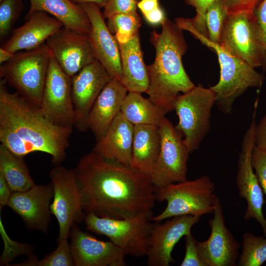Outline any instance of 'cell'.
Returning a JSON list of instances; mask_svg holds the SVG:
<instances>
[{
  "instance_id": "1",
  "label": "cell",
  "mask_w": 266,
  "mask_h": 266,
  "mask_svg": "<svg viewBox=\"0 0 266 266\" xmlns=\"http://www.w3.org/2000/svg\"><path fill=\"white\" fill-rule=\"evenodd\" d=\"M85 214L122 219L152 211L157 200L150 176L92 151L73 169Z\"/></svg>"
},
{
  "instance_id": "2",
  "label": "cell",
  "mask_w": 266,
  "mask_h": 266,
  "mask_svg": "<svg viewBox=\"0 0 266 266\" xmlns=\"http://www.w3.org/2000/svg\"><path fill=\"white\" fill-rule=\"evenodd\" d=\"M73 129L49 120L39 106L17 93L10 92L0 82V141L15 155L24 158L35 152L46 153L60 165L66 156Z\"/></svg>"
},
{
  "instance_id": "3",
  "label": "cell",
  "mask_w": 266,
  "mask_h": 266,
  "mask_svg": "<svg viewBox=\"0 0 266 266\" xmlns=\"http://www.w3.org/2000/svg\"><path fill=\"white\" fill-rule=\"evenodd\" d=\"M161 25V32L153 31L151 35L155 58L152 64L147 66L149 82L146 93L168 113L174 110L179 93H187L195 85L182 62L187 47L182 30L167 18Z\"/></svg>"
},
{
  "instance_id": "4",
  "label": "cell",
  "mask_w": 266,
  "mask_h": 266,
  "mask_svg": "<svg viewBox=\"0 0 266 266\" xmlns=\"http://www.w3.org/2000/svg\"><path fill=\"white\" fill-rule=\"evenodd\" d=\"M175 20L179 28L189 32L216 52L220 67V76L218 82L210 88L215 95V104L223 113L231 114L236 99L248 89L262 86L263 75L255 68L219 43L213 42L200 33L194 28L188 18H178Z\"/></svg>"
},
{
  "instance_id": "5",
  "label": "cell",
  "mask_w": 266,
  "mask_h": 266,
  "mask_svg": "<svg viewBox=\"0 0 266 266\" xmlns=\"http://www.w3.org/2000/svg\"><path fill=\"white\" fill-rule=\"evenodd\" d=\"M215 186L206 175L192 180L172 183L155 188L156 200L166 201L165 209L151 221L159 223L167 218L181 215H202L213 213L219 198Z\"/></svg>"
},
{
  "instance_id": "6",
  "label": "cell",
  "mask_w": 266,
  "mask_h": 266,
  "mask_svg": "<svg viewBox=\"0 0 266 266\" xmlns=\"http://www.w3.org/2000/svg\"><path fill=\"white\" fill-rule=\"evenodd\" d=\"M50 59V51L45 43L32 50L18 52L0 65V78L20 96L39 106Z\"/></svg>"
},
{
  "instance_id": "7",
  "label": "cell",
  "mask_w": 266,
  "mask_h": 266,
  "mask_svg": "<svg viewBox=\"0 0 266 266\" xmlns=\"http://www.w3.org/2000/svg\"><path fill=\"white\" fill-rule=\"evenodd\" d=\"M152 213L141 212L122 219L100 217L90 213L85 214L84 221L88 230L107 236L126 255L140 257L147 252Z\"/></svg>"
},
{
  "instance_id": "8",
  "label": "cell",
  "mask_w": 266,
  "mask_h": 266,
  "mask_svg": "<svg viewBox=\"0 0 266 266\" xmlns=\"http://www.w3.org/2000/svg\"><path fill=\"white\" fill-rule=\"evenodd\" d=\"M215 100L214 92L200 85L179 94L175 100L174 110L178 117L175 128L182 135L190 154L199 149L209 132Z\"/></svg>"
},
{
  "instance_id": "9",
  "label": "cell",
  "mask_w": 266,
  "mask_h": 266,
  "mask_svg": "<svg viewBox=\"0 0 266 266\" xmlns=\"http://www.w3.org/2000/svg\"><path fill=\"white\" fill-rule=\"evenodd\" d=\"M219 43L253 67L263 66L264 45L254 12L228 14Z\"/></svg>"
},
{
  "instance_id": "10",
  "label": "cell",
  "mask_w": 266,
  "mask_h": 266,
  "mask_svg": "<svg viewBox=\"0 0 266 266\" xmlns=\"http://www.w3.org/2000/svg\"><path fill=\"white\" fill-rule=\"evenodd\" d=\"M53 189V198L50 210L59 226L57 241L68 238L74 224L83 221L82 196L73 169L60 165L50 172Z\"/></svg>"
},
{
  "instance_id": "11",
  "label": "cell",
  "mask_w": 266,
  "mask_h": 266,
  "mask_svg": "<svg viewBox=\"0 0 266 266\" xmlns=\"http://www.w3.org/2000/svg\"><path fill=\"white\" fill-rule=\"evenodd\" d=\"M159 127L160 149L150 176L155 188L187 180L190 154L182 135L169 120L165 117Z\"/></svg>"
},
{
  "instance_id": "12",
  "label": "cell",
  "mask_w": 266,
  "mask_h": 266,
  "mask_svg": "<svg viewBox=\"0 0 266 266\" xmlns=\"http://www.w3.org/2000/svg\"><path fill=\"white\" fill-rule=\"evenodd\" d=\"M72 77L66 73L50 52L39 108L56 125L73 129L75 113L71 94Z\"/></svg>"
},
{
  "instance_id": "13",
  "label": "cell",
  "mask_w": 266,
  "mask_h": 266,
  "mask_svg": "<svg viewBox=\"0 0 266 266\" xmlns=\"http://www.w3.org/2000/svg\"><path fill=\"white\" fill-rule=\"evenodd\" d=\"M256 110L249 128L246 131L242 142L241 152L238 160V171L236 184L238 194L247 202L244 219L256 220L261 225L266 235V218L263 212L265 203L263 191L252 164V155L255 146Z\"/></svg>"
},
{
  "instance_id": "14",
  "label": "cell",
  "mask_w": 266,
  "mask_h": 266,
  "mask_svg": "<svg viewBox=\"0 0 266 266\" xmlns=\"http://www.w3.org/2000/svg\"><path fill=\"white\" fill-rule=\"evenodd\" d=\"M112 78L97 59L72 77L71 94L75 113L74 127L79 131L89 129L87 119L99 94Z\"/></svg>"
},
{
  "instance_id": "15",
  "label": "cell",
  "mask_w": 266,
  "mask_h": 266,
  "mask_svg": "<svg viewBox=\"0 0 266 266\" xmlns=\"http://www.w3.org/2000/svg\"><path fill=\"white\" fill-rule=\"evenodd\" d=\"M45 43L61 68L71 77L96 59L88 34L64 26Z\"/></svg>"
},
{
  "instance_id": "16",
  "label": "cell",
  "mask_w": 266,
  "mask_h": 266,
  "mask_svg": "<svg viewBox=\"0 0 266 266\" xmlns=\"http://www.w3.org/2000/svg\"><path fill=\"white\" fill-rule=\"evenodd\" d=\"M213 213V218L208 222L211 228L209 238L197 242L200 258L205 266H237L240 245L226 226L220 199Z\"/></svg>"
},
{
  "instance_id": "17",
  "label": "cell",
  "mask_w": 266,
  "mask_h": 266,
  "mask_svg": "<svg viewBox=\"0 0 266 266\" xmlns=\"http://www.w3.org/2000/svg\"><path fill=\"white\" fill-rule=\"evenodd\" d=\"M78 4L85 12L91 23L88 36L96 59L112 79L121 81L122 68L119 44L105 22L100 8L93 2Z\"/></svg>"
},
{
  "instance_id": "18",
  "label": "cell",
  "mask_w": 266,
  "mask_h": 266,
  "mask_svg": "<svg viewBox=\"0 0 266 266\" xmlns=\"http://www.w3.org/2000/svg\"><path fill=\"white\" fill-rule=\"evenodd\" d=\"M200 219L197 216L181 215L162 224H153L146 255L147 265L168 266L174 262L171 255L174 246L182 237L191 233L192 227Z\"/></svg>"
},
{
  "instance_id": "19",
  "label": "cell",
  "mask_w": 266,
  "mask_h": 266,
  "mask_svg": "<svg viewBox=\"0 0 266 266\" xmlns=\"http://www.w3.org/2000/svg\"><path fill=\"white\" fill-rule=\"evenodd\" d=\"M70 250L74 266H125L126 254L111 241L99 240L81 230L71 229Z\"/></svg>"
},
{
  "instance_id": "20",
  "label": "cell",
  "mask_w": 266,
  "mask_h": 266,
  "mask_svg": "<svg viewBox=\"0 0 266 266\" xmlns=\"http://www.w3.org/2000/svg\"><path fill=\"white\" fill-rule=\"evenodd\" d=\"M53 198L51 183L34 184L26 191L13 192L7 206L21 217L28 229L46 233L51 220Z\"/></svg>"
},
{
  "instance_id": "21",
  "label": "cell",
  "mask_w": 266,
  "mask_h": 266,
  "mask_svg": "<svg viewBox=\"0 0 266 266\" xmlns=\"http://www.w3.org/2000/svg\"><path fill=\"white\" fill-rule=\"evenodd\" d=\"M26 19L1 47L13 53L36 48L64 26L60 21L42 11L27 15Z\"/></svg>"
},
{
  "instance_id": "22",
  "label": "cell",
  "mask_w": 266,
  "mask_h": 266,
  "mask_svg": "<svg viewBox=\"0 0 266 266\" xmlns=\"http://www.w3.org/2000/svg\"><path fill=\"white\" fill-rule=\"evenodd\" d=\"M128 92L120 81L112 79L99 94L87 119L88 128L94 134L96 142L103 137L121 112Z\"/></svg>"
},
{
  "instance_id": "23",
  "label": "cell",
  "mask_w": 266,
  "mask_h": 266,
  "mask_svg": "<svg viewBox=\"0 0 266 266\" xmlns=\"http://www.w3.org/2000/svg\"><path fill=\"white\" fill-rule=\"evenodd\" d=\"M133 134L134 125L120 112L103 137L96 142L93 151L104 158L130 166Z\"/></svg>"
},
{
  "instance_id": "24",
  "label": "cell",
  "mask_w": 266,
  "mask_h": 266,
  "mask_svg": "<svg viewBox=\"0 0 266 266\" xmlns=\"http://www.w3.org/2000/svg\"><path fill=\"white\" fill-rule=\"evenodd\" d=\"M122 68L121 82L128 92L146 93L149 75L141 48L139 33L125 43H118Z\"/></svg>"
},
{
  "instance_id": "25",
  "label": "cell",
  "mask_w": 266,
  "mask_h": 266,
  "mask_svg": "<svg viewBox=\"0 0 266 266\" xmlns=\"http://www.w3.org/2000/svg\"><path fill=\"white\" fill-rule=\"evenodd\" d=\"M160 143L159 126H134L130 166L140 173L150 176L159 154Z\"/></svg>"
},
{
  "instance_id": "26",
  "label": "cell",
  "mask_w": 266,
  "mask_h": 266,
  "mask_svg": "<svg viewBox=\"0 0 266 266\" xmlns=\"http://www.w3.org/2000/svg\"><path fill=\"white\" fill-rule=\"evenodd\" d=\"M29 0L30 7L27 15L42 11L52 15L67 28L87 34L90 32V20L79 4L70 0Z\"/></svg>"
},
{
  "instance_id": "27",
  "label": "cell",
  "mask_w": 266,
  "mask_h": 266,
  "mask_svg": "<svg viewBox=\"0 0 266 266\" xmlns=\"http://www.w3.org/2000/svg\"><path fill=\"white\" fill-rule=\"evenodd\" d=\"M123 116L134 126L153 125L159 126L167 113L141 93L129 92L121 109Z\"/></svg>"
},
{
  "instance_id": "28",
  "label": "cell",
  "mask_w": 266,
  "mask_h": 266,
  "mask_svg": "<svg viewBox=\"0 0 266 266\" xmlns=\"http://www.w3.org/2000/svg\"><path fill=\"white\" fill-rule=\"evenodd\" d=\"M0 173L13 192L26 191L34 184L24 158L19 157L4 145H0Z\"/></svg>"
},
{
  "instance_id": "29",
  "label": "cell",
  "mask_w": 266,
  "mask_h": 266,
  "mask_svg": "<svg viewBox=\"0 0 266 266\" xmlns=\"http://www.w3.org/2000/svg\"><path fill=\"white\" fill-rule=\"evenodd\" d=\"M107 27L118 43H125L139 33L141 19L137 11L114 15L107 18Z\"/></svg>"
},
{
  "instance_id": "30",
  "label": "cell",
  "mask_w": 266,
  "mask_h": 266,
  "mask_svg": "<svg viewBox=\"0 0 266 266\" xmlns=\"http://www.w3.org/2000/svg\"><path fill=\"white\" fill-rule=\"evenodd\" d=\"M266 261V235L256 236L245 232L242 236V250L238 266H260Z\"/></svg>"
},
{
  "instance_id": "31",
  "label": "cell",
  "mask_w": 266,
  "mask_h": 266,
  "mask_svg": "<svg viewBox=\"0 0 266 266\" xmlns=\"http://www.w3.org/2000/svg\"><path fill=\"white\" fill-rule=\"evenodd\" d=\"M58 246L53 252L41 260L32 256L26 261L10 265L13 266H74L70 244L67 238L57 241Z\"/></svg>"
},
{
  "instance_id": "32",
  "label": "cell",
  "mask_w": 266,
  "mask_h": 266,
  "mask_svg": "<svg viewBox=\"0 0 266 266\" xmlns=\"http://www.w3.org/2000/svg\"><path fill=\"white\" fill-rule=\"evenodd\" d=\"M228 15L225 0H217L208 7L204 19L209 40L219 43L222 31Z\"/></svg>"
},
{
  "instance_id": "33",
  "label": "cell",
  "mask_w": 266,
  "mask_h": 266,
  "mask_svg": "<svg viewBox=\"0 0 266 266\" xmlns=\"http://www.w3.org/2000/svg\"><path fill=\"white\" fill-rule=\"evenodd\" d=\"M23 0H0V38L9 33L23 9Z\"/></svg>"
},
{
  "instance_id": "34",
  "label": "cell",
  "mask_w": 266,
  "mask_h": 266,
  "mask_svg": "<svg viewBox=\"0 0 266 266\" xmlns=\"http://www.w3.org/2000/svg\"><path fill=\"white\" fill-rule=\"evenodd\" d=\"M217 0H185L189 5L193 6L196 10V15L193 18L189 19L194 28L201 34L208 38L204 16L208 7Z\"/></svg>"
},
{
  "instance_id": "35",
  "label": "cell",
  "mask_w": 266,
  "mask_h": 266,
  "mask_svg": "<svg viewBox=\"0 0 266 266\" xmlns=\"http://www.w3.org/2000/svg\"><path fill=\"white\" fill-rule=\"evenodd\" d=\"M139 0H107L103 7V15L105 18L118 14L136 11Z\"/></svg>"
},
{
  "instance_id": "36",
  "label": "cell",
  "mask_w": 266,
  "mask_h": 266,
  "mask_svg": "<svg viewBox=\"0 0 266 266\" xmlns=\"http://www.w3.org/2000/svg\"><path fill=\"white\" fill-rule=\"evenodd\" d=\"M252 164L263 193L266 196V150L255 146Z\"/></svg>"
},
{
  "instance_id": "37",
  "label": "cell",
  "mask_w": 266,
  "mask_h": 266,
  "mask_svg": "<svg viewBox=\"0 0 266 266\" xmlns=\"http://www.w3.org/2000/svg\"><path fill=\"white\" fill-rule=\"evenodd\" d=\"M185 237V254L181 266H205L201 260L197 247V240L191 233Z\"/></svg>"
},
{
  "instance_id": "38",
  "label": "cell",
  "mask_w": 266,
  "mask_h": 266,
  "mask_svg": "<svg viewBox=\"0 0 266 266\" xmlns=\"http://www.w3.org/2000/svg\"><path fill=\"white\" fill-rule=\"evenodd\" d=\"M256 20L259 27L264 45V71L266 70V0H263L254 11Z\"/></svg>"
},
{
  "instance_id": "39",
  "label": "cell",
  "mask_w": 266,
  "mask_h": 266,
  "mask_svg": "<svg viewBox=\"0 0 266 266\" xmlns=\"http://www.w3.org/2000/svg\"><path fill=\"white\" fill-rule=\"evenodd\" d=\"M263 0H225L228 14L241 11L254 12Z\"/></svg>"
},
{
  "instance_id": "40",
  "label": "cell",
  "mask_w": 266,
  "mask_h": 266,
  "mask_svg": "<svg viewBox=\"0 0 266 266\" xmlns=\"http://www.w3.org/2000/svg\"><path fill=\"white\" fill-rule=\"evenodd\" d=\"M255 145L266 150V112L256 129Z\"/></svg>"
},
{
  "instance_id": "41",
  "label": "cell",
  "mask_w": 266,
  "mask_h": 266,
  "mask_svg": "<svg viewBox=\"0 0 266 266\" xmlns=\"http://www.w3.org/2000/svg\"><path fill=\"white\" fill-rule=\"evenodd\" d=\"M12 191L3 175L0 173V208L7 206L12 195Z\"/></svg>"
},
{
  "instance_id": "42",
  "label": "cell",
  "mask_w": 266,
  "mask_h": 266,
  "mask_svg": "<svg viewBox=\"0 0 266 266\" xmlns=\"http://www.w3.org/2000/svg\"><path fill=\"white\" fill-rule=\"evenodd\" d=\"M143 16L148 23L153 25L162 24L166 18L160 6Z\"/></svg>"
},
{
  "instance_id": "43",
  "label": "cell",
  "mask_w": 266,
  "mask_h": 266,
  "mask_svg": "<svg viewBox=\"0 0 266 266\" xmlns=\"http://www.w3.org/2000/svg\"><path fill=\"white\" fill-rule=\"evenodd\" d=\"M160 6L158 0H140L137 3L143 15L146 14Z\"/></svg>"
},
{
  "instance_id": "44",
  "label": "cell",
  "mask_w": 266,
  "mask_h": 266,
  "mask_svg": "<svg viewBox=\"0 0 266 266\" xmlns=\"http://www.w3.org/2000/svg\"><path fill=\"white\" fill-rule=\"evenodd\" d=\"M15 54L1 47L0 48V64L1 65L10 60L14 56Z\"/></svg>"
},
{
  "instance_id": "45",
  "label": "cell",
  "mask_w": 266,
  "mask_h": 266,
  "mask_svg": "<svg viewBox=\"0 0 266 266\" xmlns=\"http://www.w3.org/2000/svg\"><path fill=\"white\" fill-rule=\"evenodd\" d=\"M76 4L84 2H93L96 4L100 8H103L107 0H70Z\"/></svg>"
},
{
  "instance_id": "46",
  "label": "cell",
  "mask_w": 266,
  "mask_h": 266,
  "mask_svg": "<svg viewBox=\"0 0 266 266\" xmlns=\"http://www.w3.org/2000/svg\"></svg>"
}]
</instances>
